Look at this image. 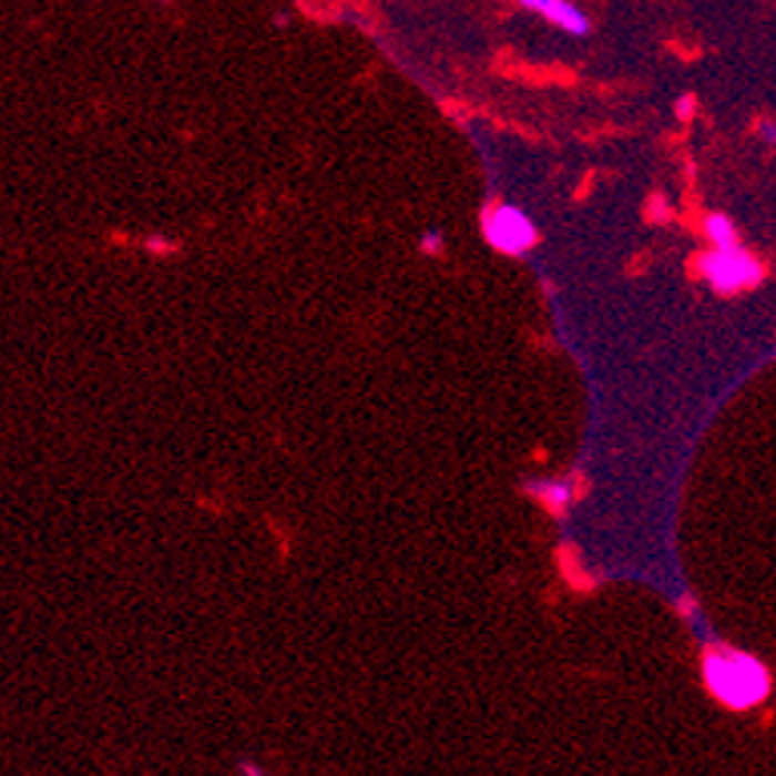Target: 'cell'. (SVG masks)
Returning a JSON list of instances; mask_svg holds the SVG:
<instances>
[{
	"instance_id": "1",
	"label": "cell",
	"mask_w": 776,
	"mask_h": 776,
	"mask_svg": "<svg viewBox=\"0 0 776 776\" xmlns=\"http://www.w3.org/2000/svg\"><path fill=\"white\" fill-rule=\"evenodd\" d=\"M703 677L708 693L727 708L746 712L767 700L770 677L755 656L733 646H708L703 653Z\"/></svg>"
},
{
	"instance_id": "2",
	"label": "cell",
	"mask_w": 776,
	"mask_h": 776,
	"mask_svg": "<svg viewBox=\"0 0 776 776\" xmlns=\"http://www.w3.org/2000/svg\"><path fill=\"white\" fill-rule=\"evenodd\" d=\"M700 276L718 294H739L758 288L764 282V264L743 245L731 248H708L696 257Z\"/></svg>"
},
{
	"instance_id": "3",
	"label": "cell",
	"mask_w": 776,
	"mask_h": 776,
	"mask_svg": "<svg viewBox=\"0 0 776 776\" xmlns=\"http://www.w3.org/2000/svg\"><path fill=\"white\" fill-rule=\"evenodd\" d=\"M483 238L504 257H523L539 245V226L520 207L492 205L483 214Z\"/></svg>"
},
{
	"instance_id": "4",
	"label": "cell",
	"mask_w": 776,
	"mask_h": 776,
	"mask_svg": "<svg viewBox=\"0 0 776 776\" xmlns=\"http://www.w3.org/2000/svg\"><path fill=\"white\" fill-rule=\"evenodd\" d=\"M517 3L529 13L542 16L544 22H551L554 29L566 31L572 38H585L591 31V19L572 0H517Z\"/></svg>"
},
{
	"instance_id": "5",
	"label": "cell",
	"mask_w": 776,
	"mask_h": 776,
	"mask_svg": "<svg viewBox=\"0 0 776 776\" xmlns=\"http://www.w3.org/2000/svg\"><path fill=\"white\" fill-rule=\"evenodd\" d=\"M703 235L708 238L712 248H731V245H739V235H736V226L727 214H708L703 221Z\"/></svg>"
},
{
	"instance_id": "6",
	"label": "cell",
	"mask_w": 776,
	"mask_h": 776,
	"mask_svg": "<svg viewBox=\"0 0 776 776\" xmlns=\"http://www.w3.org/2000/svg\"><path fill=\"white\" fill-rule=\"evenodd\" d=\"M532 496H535V499H542L544 508H551V511L557 513L566 511V504H570L572 499L570 486L563 483V480H544V483L532 486Z\"/></svg>"
},
{
	"instance_id": "7",
	"label": "cell",
	"mask_w": 776,
	"mask_h": 776,
	"mask_svg": "<svg viewBox=\"0 0 776 776\" xmlns=\"http://www.w3.org/2000/svg\"><path fill=\"white\" fill-rule=\"evenodd\" d=\"M421 251H425V254H440V251H442V233H440V229H427L425 238H421Z\"/></svg>"
},
{
	"instance_id": "8",
	"label": "cell",
	"mask_w": 776,
	"mask_h": 776,
	"mask_svg": "<svg viewBox=\"0 0 776 776\" xmlns=\"http://www.w3.org/2000/svg\"><path fill=\"white\" fill-rule=\"evenodd\" d=\"M677 118H681V121L693 118V96H681V100H677Z\"/></svg>"
},
{
	"instance_id": "9",
	"label": "cell",
	"mask_w": 776,
	"mask_h": 776,
	"mask_svg": "<svg viewBox=\"0 0 776 776\" xmlns=\"http://www.w3.org/2000/svg\"><path fill=\"white\" fill-rule=\"evenodd\" d=\"M149 248L164 251V248H171V245H167V242H162V238H152V242H149Z\"/></svg>"
},
{
	"instance_id": "10",
	"label": "cell",
	"mask_w": 776,
	"mask_h": 776,
	"mask_svg": "<svg viewBox=\"0 0 776 776\" xmlns=\"http://www.w3.org/2000/svg\"><path fill=\"white\" fill-rule=\"evenodd\" d=\"M764 140H767V143H774V127H770V124H764Z\"/></svg>"
},
{
	"instance_id": "11",
	"label": "cell",
	"mask_w": 776,
	"mask_h": 776,
	"mask_svg": "<svg viewBox=\"0 0 776 776\" xmlns=\"http://www.w3.org/2000/svg\"><path fill=\"white\" fill-rule=\"evenodd\" d=\"M248 774H251V776H261V774H257V770H251V767H248Z\"/></svg>"
}]
</instances>
